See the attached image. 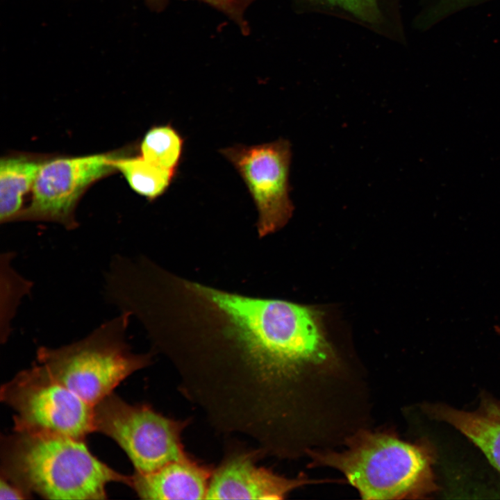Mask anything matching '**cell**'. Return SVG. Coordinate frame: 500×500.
<instances>
[{"label":"cell","mask_w":500,"mask_h":500,"mask_svg":"<svg viewBox=\"0 0 500 500\" xmlns=\"http://www.w3.org/2000/svg\"><path fill=\"white\" fill-rule=\"evenodd\" d=\"M340 451L310 450L311 467L341 472L363 499H422L438 490L433 472L436 451L431 442H408L394 433L360 428Z\"/></svg>","instance_id":"6da1fadb"},{"label":"cell","mask_w":500,"mask_h":500,"mask_svg":"<svg viewBox=\"0 0 500 500\" xmlns=\"http://www.w3.org/2000/svg\"><path fill=\"white\" fill-rule=\"evenodd\" d=\"M2 441L1 475L31 494L48 499H104L108 483L130 485L131 476L97 458L84 440L15 431Z\"/></svg>","instance_id":"7a4b0ae2"},{"label":"cell","mask_w":500,"mask_h":500,"mask_svg":"<svg viewBox=\"0 0 500 500\" xmlns=\"http://www.w3.org/2000/svg\"><path fill=\"white\" fill-rule=\"evenodd\" d=\"M131 317L128 312H121L77 342L56 349L41 347L37 360L94 406L127 376L150 363L151 353H133L126 342Z\"/></svg>","instance_id":"3957f363"},{"label":"cell","mask_w":500,"mask_h":500,"mask_svg":"<svg viewBox=\"0 0 500 500\" xmlns=\"http://www.w3.org/2000/svg\"><path fill=\"white\" fill-rule=\"evenodd\" d=\"M15 412L14 431L84 440L94 432V406L59 382L39 363L23 370L0 391Z\"/></svg>","instance_id":"277c9868"},{"label":"cell","mask_w":500,"mask_h":500,"mask_svg":"<svg viewBox=\"0 0 500 500\" xmlns=\"http://www.w3.org/2000/svg\"><path fill=\"white\" fill-rule=\"evenodd\" d=\"M185 426L147 405H131L111 393L94 406V430L126 452L135 472L147 473L187 458L181 441Z\"/></svg>","instance_id":"5b68a950"},{"label":"cell","mask_w":500,"mask_h":500,"mask_svg":"<svg viewBox=\"0 0 500 500\" xmlns=\"http://www.w3.org/2000/svg\"><path fill=\"white\" fill-rule=\"evenodd\" d=\"M123 151L47 159L32 188L29 205L14 222H53L67 230L78 227L75 210L85 190L116 171L113 161Z\"/></svg>","instance_id":"8992f818"},{"label":"cell","mask_w":500,"mask_h":500,"mask_svg":"<svg viewBox=\"0 0 500 500\" xmlns=\"http://www.w3.org/2000/svg\"><path fill=\"white\" fill-rule=\"evenodd\" d=\"M244 181L258 211L260 238L283 227L292 215L289 174L290 142L285 139L256 144H235L219 150Z\"/></svg>","instance_id":"52a82bcc"},{"label":"cell","mask_w":500,"mask_h":500,"mask_svg":"<svg viewBox=\"0 0 500 500\" xmlns=\"http://www.w3.org/2000/svg\"><path fill=\"white\" fill-rule=\"evenodd\" d=\"M255 456L239 453L227 458L212 471L206 499H284L290 492L312 481L288 478L256 465Z\"/></svg>","instance_id":"ba28073f"},{"label":"cell","mask_w":500,"mask_h":500,"mask_svg":"<svg viewBox=\"0 0 500 500\" xmlns=\"http://www.w3.org/2000/svg\"><path fill=\"white\" fill-rule=\"evenodd\" d=\"M212 472L187 457L151 472H135L129 486L144 499H205Z\"/></svg>","instance_id":"9c48e42d"},{"label":"cell","mask_w":500,"mask_h":500,"mask_svg":"<svg viewBox=\"0 0 500 500\" xmlns=\"http://www.w3.org/2000/svg\"><path fill=\"white\" fill-rule=\"evenodd\" d=\"M423 409L429 417L450 424L465 435L500 472V400L482 395L474 411L442 403L426 404Z\"/></svg>","instance_id":"30bf717a"},{"label":"cell","mask_w":500,"mask_h":500,"mask_svg":"<svg viewBox=\"0 0 500 500\" xmlns=\"http://www.w3.org/2000/svg\"><path fill=\"white\" fill-rule=\"evenodd\" d=\"M295 1L302 11L342 17L395 41L404 39L398 0Z\"/></svg>","instance_id":"8fae6325"},{"label":"cell","mask_w":500,"mask_h":500,"mask_svg":"<svg viewBox=\"0 0 500 500\" xmlns=\"http://www.w3.org/2000/svg\"><path fill=\"white\" fill-rule=\"evenodd\" d=\"M47 158L16 153L0 160V222H12L24 208V197L32 190L35 180Z\"/></svg>","instance_id":"7c38bea8"},{"label":"cell","mask_w":500,"mask_h":500,"mask_svg":"<svg viewBox=\"0 0 500 500\" xmlns=\"http://www.w3.org/2000/svg\"><path fill=\"white\" fill-rule=\"evenodd\" d=\"M129 186L138 194L153 201L166 192L176 172L162 168L141 156H120L113 161Z\"/></svg>","instance_id":"4fadbf2b"},{"label":"cell","mask_w":500,"mask_h":500,"mask_svg":"<svg viewBox=\"0 0 500 500\" xmlns=\"http://www.w3.org/2000/svg\"><path fill=\"white\" fill-rule=\"evenodd\" d=\"M184 139L170 124L151 127L140 144V156L162 168L176 172L183 152Z\"/></svg>","instance_id":"5bb4252c"},{"label":"cell","mask_w":500,"mask_h":500,"mask_svg":"<svg viewBox=\"0 0 500 500\" xmlns=\"http://www.w3.org/2000/svg\"><path fill=\"white\" fill-rule=\"evenodd\" d=\"M12 252L1 256V283L4 285V303L1 304V340L8 338L10 331V322L22 297L28 293L32 283L22 277L11 266Z\"/></svg>","instance_id":"9a60e30c"},{"label":"cell","mask_w":500,"mask_h":500,"mask_svg":"<svg viewBox=\"0 0 500 500\" xmlns=\"http://www.w3.org/2000/svg\"><path fill=\"white\" fill-rule=\"evenodd\" d=\"M206 2L225 13L235 22L244 33H247L249 27L244 19L247 7L254 0H200Z\"/></svg>","instance_id":"2e32d148"},{"label":"cell","mask_w":500,"mask_h":500,"mask_svg":"<svg viewBox=\"0 0 500 500\" xmlns=\"http://www.w3.org/2000/svg\"><path fill=\"white\" fill-rule=\"evenodd\" d=\"M479 0H437L435 6L425 15L429 22L438 19L439 17L450 12L464 6Z\"/></svg>","instance_id":"e0dca14e"},{"label":"cell","mask_w":500,"mask_h":500,"mask_svg":"<svg viewBox=\"0 0 500 500\" xmlns=\"http://www.w3.org/2000/svg\"><path fill=\"white\" fill-rule=\"evenodd\" d=\"M30 493L19 485L1 476L0 481V499H26L29 498Z\"/></svg>","instance_id":"ac0fdd59"},{"label":"cell","mask_w":500,"mask_h":500,"mask_svg":"<svg viewBox=\"0 0 500 500\" xmlns=\"http://www.w3.org/2000/svg\"><path fill=\"white\" fill-rule=\"evenodd\" d=\"M146 2L152 9L160 10L165 5L166 0H146Z\"/></svg>","instance_id":"d6986e66"},{"label":"cell","mask_w":500,"mask_h":500,"mask_svg":"<svg viewBox=\"0 0 500 500\" xmlns=\"http://www.w3.org/2000/svg\"><path fill=\"white\" fill-rule=\"evenodd\" d=\"M494 330H495L496 333H497L498 335H500V326H496L494 327Z\"/></svg>","instance_id":"ffe728a7"}]
</instances>
